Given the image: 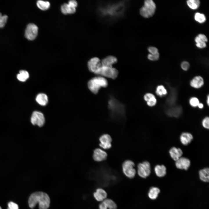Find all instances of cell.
Here are the masks:
<instances>
[{"instance_id":"obj_1","label":"cell","mask_w":209,"mask_h":209,"mask_svg":"<svg viewBox=\"0 0 209 209\" xmlns=\"http://www.w3.org/2000/svg\"><path fill=\"white\" fill-rule=\"evenodd\" d=\"M28 203L31 208H34L38 204L39 209H47L49 206L50 199L46 193L42 192H37L30 195Z\"/></svg>"},{"instance_id":"obj_2","label":"cell","mask_w":209,"mask_h":209,"mask_svg":"<svg viewBox=\"0 0 209 209\" xmlns=\"http://www.w3.org/2000/svg\"><path fill=\"white\" fill-rule=\"evenodd\" d=\"M95 172L100 181H114L118 177L116 172L105 163L100 164L95 170Z\"/></svg>"},{"instance_id":"obj_3","label":"cell","mask_w":209,"mask_h":209,"mask_svg":"<svg viewBox=\"0 0 209 209\" xmlns=\"http://www.w3.org/2000/svg\"><path fill=\"white\" fill-rule=\"evenodd\" d=\"M108 85L106 79L100 76L93 77L88 83V86L89 90L94 94H97L102 88H106Z\"/></svg>"},{"instance_id":"obj_4","label":"cell","mask_w":209,"mask_h":209,"mask_svg":"<svg viewBox=\"0 0 209 209\" xmlns=\"http://www.w3.org/2000/svg\"><path fill=\"white\" fill-rule=\"evenodd\" d=\"M156 8L154 2L152 0L144 1V5L140 9L139 13L143 17L148 18L153 16Z\"/></svg>"},{"instance_id":"obj_5","label":"cell","mask_w":209,"mask_h":209,"mask_svg":"<svg viewBox=\"0 0 209 209\" xmlns=\"http://www.w3.org/2000/svg\"><path fill=\"white\" fill-rule=\"evenodd\" d=\"M94 73L105 78L114 79L117 77L118 72L117 69L113 67L102 66Z\"/></svg>"},{"instance_id":"obj_6","label":"cell","mask_w":209,"mask_h":209,"mask_svg":"<svg viewBox=\"0 0 209 209\" xmlns=\"http://www.w3.org/2000/svg\"><path fill=\"white\" fill-rule=\"evenodd\" d=\"M134 162L130 160H126L122 163V172L129 179L134 178L136 174V172L134 168Z\"/></svg>"},{"instance_id":"obj_7","label":"cell","mask_w":209,"mask_h":209,"mask_svg":"<svg viewBox=\"0 0 209 209\" xmlns=\"http://www.w3.org/2000/svg\"><path fill=\"white\" fill-rule=\"evenodd\" d=\"M151 173V165L148 161H144L138 165L137 173L140 177L146 178L150 175Z\"/></svg>"},{"instance_id":"obj_8","label":"cell","mask_w":209,"mask_h":209,"mask_svg":"<svg viewBox=\"0 0 209 209\" xmlns=\"http://www.w3.org/2000/svg\"><path fill=\"white\" fill-rule=\"evenodd\" d=\"M38 32L37 26L33 23H29L25 29V37L27 39L32 41L36 37Z\"/></svg>"},{"instance_id":"obj_9","label":"cell","mask_w":209,"mask_h":209,"mask_svg":"<svg viewBox=\"0 0 209 209\" xmlns=\"http://www.w3.org/2000/svg\"><path fill=\"white\" fill-rule=\"evenodd\" d=\"M30 121L34 125H37L39 127H42L45 122V118L41 112L35 111L33 112L31 116Z\"/></svg>"},{"instance_id":"obj_10","label":"cell","mask_w":209,"mask_h":209,"mask_svg":"<svg viewBox=\"0 0 209 209\" xmlns=\"http://www.w3.org/2000/svg\"><path fill=\"white\" fill-rule=\"evenodd\" d=\"M175 164L177 168L187 170L190 166L191 161L187 158L181 157L175 161Z\"/></svg>"},{"instance_id":"obj_11","label":"cell","mask_w":209,"mask_h":209,"mask_svg":"<svg viewBox=\"0 0 209 209\" xmlns=\"http://www.w3.org/2000/svg\"><path fill=\"white\" fill-rule=\"evenodd\" d=\"M100 146L104 149H108L111 147L112 138L108 134H104L99 138Z\"/></svg>"},{"instance_id":"obj_12","label":"cell","mask_w":209,"mask_h":209,"mask_svg":"<svg viewBox=\"0 0 209 209\" xmlns=\"http://www.w3.org/2000/svg\"><path fill=\"white\" fill-rule=\"evenodd\" d=\"M87 65L89 71L94 73L102 66L101 60L96 57L91 59L88 62Z\"/></svg>"},{"instance_id":"obj_13","label":"cell","mask_w":209,"mask_h":209,"mask_svg":"<svg viewBox=\"0 0 209 209\" xmlns=\"http://www.w3.org/2000/svg\"><path fill=\"white\" fill-rule=\"evenodd\" d=\"M107 156V154L105 151L100 148H97L93 150L92 156L95 161L101 162L106 160Z\"/></svg>"},{"instance_id":"obj_14","label":"cell","mask_w":209,"mask_h":209,"mask_svg":"<svg viewBox=\"0 0 209 209\" xmlns=\"http://www.w3.org/2000/svg\"><path fill=\"white\" fill-rule=\"evenodd\" d=\"M182 112V109L181 106L174 105L167 110L166 113L169 116L178 118L181 115Z\"/></svg>"},{"instance_id":"obj_15","label":"cell","mask_w":209,"mask_h":209,"mask_svg":"<svg viewBox=\"0 0 209 209\" xmlns=\"http://www.w3.org/2000/svg\"><path fill=\"white\" fill-rule=\"evenodd\" d=\"M179 139L181 143L183 145L187 146L192 142L193 139V136L190 133L184 132L181 134Z\"/></svg>"},{"instance_id":"obj_16","label":"cell","mask_w":209,"mask_h":209,"mask_svg":"<svg viewBox=\"0 0 209 209\" xmlns=\"http://www.w3.org/2000/svg\"><path fill=\"white\" fill-rule=\"evenodd\" d=\"M169 153L171 158L175 161L181 157L183 153L181 148L175 147L171 148L169 151Z\"/></svg>"},{"instance_id":"obj_17","label":"cell","mask_w":209,"mask_h":209,"mask_svg":"<svg viewBox=\"0 0 209 209\" xmlns=\"http://www.w3.org/2000/svg\"><path fill=\"white\" fill-rule=\"evenodd\" d=\"M204 84L203 78L199 75L194 77L190 81V84L192 87L195 89H199Z\"/></svg>"},{"instance_id":"obj_18","label":"cell","mask_w":209,"mask_h":209,"mask_svg":"<svg viewBox=\"0 0 209 209\" xmlns=\"http://www.w3.org/2000/svg\"><path fill=\"white\" fill-rule=\"evenodd\" d=\"M118 60L116 57L113 55H109L101 60L102 66L113 67V64L117 62Z\"/></svg>"},{"instance_id":"obj_19","label":"cell","mask_w":209,"mask_h":209,"mask_svg":"<svg viewBox=\"0 0 209 209\" xmlns=\"http://www.w3.org/2000/svg\"><path fill=\"white\" fill-rule=\"evenodd\" d=\"M93 196L97 201L102 202L107 199V194L105 190L102 188H98L94 193Z\"/></svg>"},{"instance_id":"obj_20","label":"cell","mask_w":209,"mask_h":209,"mask_svg":"<svg viewBox=\"0 0 209 209\" xmlns=\"http://www.w3.org/2000/svg\"><path fill=\"white\" fill-rule=\"evenodd\" d=\"M144 99L147 105L149 107H154L156 104V99L155 96L152 93H146L144 96Z\"/></svg>"},{"instance_id":"obj_21","label":"cell","mask_w":209,"mask_h":209,"mask_svg":"<svg viewBox=\"0 0 209 209\" xmlns=\"http://www.w3.org/2000/svg\"><path fill=\"white\" fill-rule=\"evenodd\" d=\"M155 173L158 177H162L166 174V168L163 165H156L154 167Z\"/></svg>"},{"instance_id":"obj_22","label":"cell","mask_w":209,"mask_h":209,"mask_svg":"<svg viewBox=\"0 0 209 209\" xmlns=\"http://www.w3.org/2000/svg\"><path fill=\"white\" fill-rule=\"evenodd\" d=\"M200 179L205 182H208L209 180V169L206 167L200 170L199 171Z\"/></svg>"},{"instance_id":"obj_23","label":"cell","mask_w":209,"mask_h":209,"mask_svg":"<svg viewBox=\"0 0 209 209\" xmlns=\"http://www.w3.org/2000/svg\"><path fill=\"white\" fill-rule=\"evenodd\" d=\"M61 10L62 13L65 15L74 13L76 11V8L68 3H64L61 6Z\"/></svg>"},{"instance_id":"obj_24","label":"cell","mask_w":209,"mask_h":209,"mask_svg":"<svg viewBox=\"0 0 209 209\" xmlns=\"http://www.w3.org/2000/svg\"><path fill=\"white\" fill-rule=\"evenodd\" d=\"M36 100L39 104L43 106L46 105L48 102L47 96L44 93L38 94L36 97Z\"/></svg>"},{"instance_id":"obj_25","label":"cell","mask_w":209,"mask_h":209,"mask_svg":"<svg viewBox=\"0 0 209 209\" xmlns=\"http://www.w3.org/2000/svg\"><path fill=\"white\" fill-rule=\"evenodd\" d=\"M160 189L157 187H153L151 188L148 192V195L149 197L152 200H154L158 197V194L160 192Z\"/></svg>"},{"instance_id":"obj_26","label":"cell","mask_w":209,"mask_h":209,"mask_svg":"<svg viewBox=\"0 0 209 209\" xmlns=\"http://www.w3.org/2000/svg\"><path fill=\"white\" fill-rule=\"evenodd\" d=\"M172 91H171L170 95L167 99L166 100L167 104L170 107L174 105L176 99V92H175L174 90Z\"/></svg>"},{"instance_id":"obj_27","label":"cell","mask_w":209,"mask_h":209,"mask_svg":"<svg viewBox=\"0 0 209 209\" xmlns=\"http://www.w3.org/2000/svg\"><path fill=\"white\" fill-rule=\"evenodd\" d=\"M36 4L37 7L42 10H46L50 7V4L48 1L38 0L37 1Z\"/></svg>"},{"instance_id":"obj_28","label":"cell","mask_w":209,"mask_h":209,"mask_svg":"<svg viewBox=\"0 0 209 209\" xmlns=\"http://www.w3.org/2000/svg\"><path fill=\"white\" fill-rule=\"evenodd\" d=\"M155 92L156 94L160 97H163L167 93L166 89L164 86L162 85H158L156 87Z\"/></svg>"},{"instance_id":"obj_29","label":"cell","mask_w":209,"mask_h":209,"mask_svg":"<svg viewBox=\"0 0 209 209\" xmlns=\"http://www.w3.org/2000/svg\"><path fill=\"white\" fill-rule=\"evenodd\" d=\"M29 77V74L28 72L24 70H20L19 73L17 75V78L19 81L21 82L26 81Z\"/></svg>"},{"instance_id":"obj_30","label":"cell","mask_w":209,"mask_h":209,"mask_svg":"<svg viewBox=\"0 0 209 209\" xmlns=\"http://www.w3.org/2000/svg\"><path fill=\"white\" fill-rule=\"evenodd\" d=\"M103 201L105 203L107 209H117L116 204L112 200L109 199H106Z\"/></svg>"},{"instance_id":"obj_31","label":"cell","mask_w":209,"mask_h":209,"mask_svg":"<svg viewBox=\"0 0 209 209\" xmlns=\"http://www.w3.org/2000/svg\"><path fill=\"white\" fill-rule=\"evenodd\" d=\"M188 6L192 9H196L199 6L200 2L199 0H188L187 1Z\"/></svg>"},{"instance_id":"obj_32","label":"cell","mask_w":209,"mask_h":209,"mask_svg":"<svg viewBox=\"0 0 209 209\" xmlns=\"http://www.w3.org/2000/svg\"><path fill=\"white\" fill-rule=\"evenodd\" d=\"M194 19L196 21L201 23L204 22L206 20V18L205 15L199 12L195 14Z\"/></svg>"},{"instance_id":"obj_33","label":"cell","mask_w":209,"mask_h":209,"mask_svg":"<svg viewBox=\"0 0 209 209\" xmlns=\"http://www.w3.org/2000/svg\"><path fill=\"white\" fill-rule=\"evenodd\" d=\"M199 103V99L195 97H191L189 100L190 105L191 107H197Z\"/></svg>"},{"instance_id":"obj_34","label":"cell","mask_w":209,"mask_h":209,"mask_svg":"<svg viewBox=\"0 0 209 209\" xmlns=\"http://www.w3.org/2000/svg\"><path fill=\"white\" fill-rule=\"evenodd\" d=\"M195 41L196 43V45L197 47L203 48L206 46V43L201 40L198 36L195 37Z\"/></svg>"},{"instance_id":"obj_35","label":"cell","mask_w":209,"mask_h":209,"mask_svg":"<svg viewBox=\"0 0 209 209\" xmlns=\"http://www.w3.org/2000/svg\"><path fill=\"white\" fill-rule=\"evenodd\" d=\"M8 17L6 15H2L0 12V28H3L6 23Z\"/></svg>"},{"instance_id":"obj_36","label":"cell","mask_w":209,"mask_h":209,"mask_svg":"<svg viewBox=\"0 0 209 209\" xmlns=\"http://www.w3.org/2000/svg\"><path fill=\"white\" fill-rule=\"evenodd\" d=\"M202 125L204 128L208 129H209V118L208 116L205 117L202 120Z\"/></svg>"},{"instance_id":"obj_37","label":"cell","mask_w":209,"mask_h":209,"mask_svg":"<svg viewBox=\"0 0 209 209\" xmlns=\"http://www.w3.org/2000/svg\"><path fill=\"white\" fill-rule=\"evenodd\" d=\"M159 57V53H158L154 54H149L147 55V58L150 60L156 61L158 59Z\"/></svg>"},{"instance_id":"obj_38","label":"cell","mask_w":209,"mask_h":209,"mask_svg":"<svg viewBox=\"0 0 209 209\" xmlns=\"http://www.w3.org/2000/svg\"><path fill=\"white\" fill-rule=\"evenodd\" d=\"M7 209H19V208L17 204L13 202L10 201L8 203Z\"/></svg>"},{"instance_id":"obj_39","label":"cell","mask_w":209,"mask_h":209,"mask_svg":"<svg viewBox=\"0 0 209 209\" xmlns=\"http://www.w3.org/2000/svg\"><path fill=\"white\" fill-rule=\"evenodd\" d=\"M181 69L183 70L187 71L189 68L190 64L188 62L184 61L181 63Z\"/></svg>"},{"instance_id":"obj_40","label":"cell","mask_w":209,"mask_h":209,"mask_svg":"<svg viewBox=\"0 0 209 209\" xmlns=\"http://www.w3.org/2000/svg\"><path fill=\"white\" fill-rule=\"evenodd\" d=\"M148 50L151 54H154L158 53L157 48L154 47H149L148 48Z\"/></svg>"},{"instance_id":"obj_41","label":"cell","mask_w":209,"mask_h":209,"mask_svg":"<svg viewBox=\"0 0 209 209\" xmlns=\"http://www.w3.org/2000/svg\"><path fill=\"white\" fill-rule=\"evenodd\" d=\"M68 4L70 6L76 8L78 5V3L76 1L74 0H71L69 1Z\"/></svg>"},{"instance_id":"obj_42","label":"cell","mask_w":209,"mask_h":209,"mask_svg":"<svg viewBox=\"0 0 209 209\" xmlns=\"http://www.w3.org/2000/svg\"><path fill=\"white\" fill-rule=\"evenodd\" d=\"M198 36L203 41L206 42L208 41L207 38L203 34H199Z\"/></svg>"},{"instance_id":"obj_43","label":"cell","mask_w":209,"mask_h":209,"mask_svg":"<svg viewBox=\"0 0 209 209\" xmlns=\"http://www.w3.org/2000/svg\"><path fill=\"white\" fill-rule=\"evenodd\" d=\"M99 209H107L106 207V206L103 202L102 201L100 203L99 205Z\"/></svg>"},{"instance_id":"obj_44","label":"cell","mask_w":209,"mask_h":209,"mask_svg":"<svg viewBox=\"0 0 209 209\" xmlns=\"http://www.w3.org/2000/svg\"><path fill=\"white\" fill-rule=\"evenodd\" d=\"M197 107L199 109H202L204 105L203 103H199Z\"/></svg>"},{"instance_id":"obj_45","label":"cell","mask_w":209,"mask_h":209,"mask_svg":"<svg viewBox=\"0 0 209 209\" xmlns=\"http://www.w3.org/2000/svg\"><path fill=\"white\" fill-rule=\"evenodd\" d=\"M207 99H206V102L207 104V105L209 106V95H208L207 97Z\"/></svg>"},{"instance_id":"obj_46","label":"cell","mask_w":209,"mask_h":209,"mask_svg":"<svg viewBox=\"0 0 209 209\" xmlns=\"http://www.w3.org/2000/svg\"><path fill=\"white\" fill-rule=\"evenodd\" d=\"M0 209H2V208H1V206H0Z\"/></svg>"}]
</instances>
